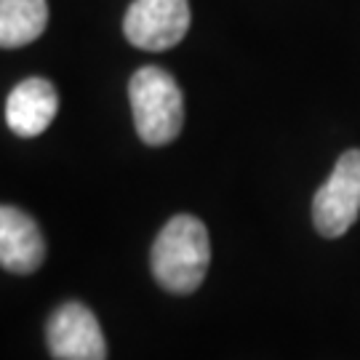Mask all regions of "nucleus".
Instances as JSON below:
<instances>
[{
    "label": "nucleus",
    "instance_id": "7ed1b4c3",
    "mask_svg": "<svg viewBox=\"0 0 360 360\" xmlns=\"http://www.w3.org/2000/svg\"><path fill=\"white\" fill-rule=\"evenodd\" d=\"M360 217V150H347L312 198V221L323 238H342Z\"/></svg>",
    "mask_w": 360,
    "mask_h": 360
},
{
    "label": "nucleus",
    "instance_id": "20e7f679",
    "mask_svg": "<svg viewBox=\"0 0 360 360\" xmlns=\"http://www.w3.org/2000/svg\"><path fill=\"white\" fill-rule=\"evenodd\" d=\"M190 30V0H134L123 19L131 46L144 51H166Z\"/></svg>",
    "mask_w": 360,
    "mask_h": 360
},
{
    "label": "nucleus",
    "instance_id": "39448f33",
    "mask_svg": "<svg viewBox=\"0 0 360 360\" xmlns=\"http://www.w3.org/2000/svg\"><path fill=\"white\" fill-rule=\"evenodd\" d=\"M46 342L53 360H107L102 326L83 302L53 309L46 323Z\"/></svg>",
    "mask_w": 360,
    "mask_h": 360
},
{
    "label": "nucleus",
    "instance_id": "0eeeda50",
    "mask_svg": "<svg viewBox=\"0 0 360 360\" xmlns=\"http://www.w3.org/2000/svg\"><path fill=\"white\" fill-rule=\"evenodd\" d=\"M59 112V94L43 77H27L13 86L6 102V123L16 136H40Z\"/></svg>",
    "mask_w": 360,
    "mask_h": 360
},
{
    "label": "nucleus",
    "instance_id": "f257e3e1",
    "mask_svg": "<svg viewBox=\"0 0 360 360\" xmlns=\"http://www.w3.org/2000/svg\"><path fill=\"white\" fill-rule=\"evenodd\" d=\"M211 264L206 224L193 214H176L158 232L150 251V267L160 288L171 294H193Z\"/></svg>",
    "mask_w": 360,
    "mask_h": 360
},
{
    "label": "nucleus",
    "instance_id": "6e6552de",
    "mask_svg": "<svg viewBox=\"0 0 360 360\" xmlns=\"http://www.w3.org/2000/svg\"><path fill=\"white\" fill-rule=\"evenodd\" d=\"M46 22V0H0V49H19L38 40Z\"/></svg>",
    "mask_w": 360,
    "mask_h": 360
},
{
    "label": "nucleus",
    "instance_id": "423d86ee",
    "mask_svg": "<svg viewBox=\"0 0 360 360\" xmlns=\"http://www.w3.org/2000/svg\"><path fill=\"white\" fill-rule=\"evenodd\" d=\"M46 259V240L38 221L22 208L0 206V267L13 275L40 270Z\"/></svg>",
    "mask_w": 360,
    "mask_h": 360
},
{
    "label": "nucleus",
    "instance_id": "f03ea898",
    "mask_svg": "<svg viewBox=\"0 0 360 360\" xmlns=\"http://www.w3.org/2000/svg\"><path fill=\"white\" fill-rule=\"evenodd\" d=\"M134 126L144 144L163 147L179 136L184 126V96L171 72L160 67L136 70L129 83Z\"/></svg>",
    "mask_w": 360,
    "mask_h": 360
}]
</instances>
